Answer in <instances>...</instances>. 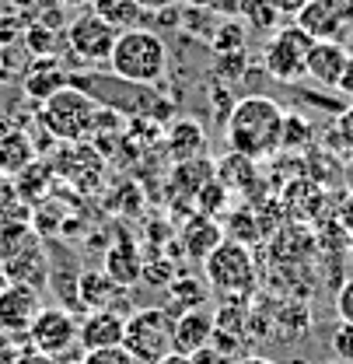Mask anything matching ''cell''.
I'll list each match as a JSON object with an SVG mask.
<instances>
[{
    "mask_svg": "<svg viewBox=\"0 0 353 364\" xmlns=\"http://www.w3.org/2000/svg\"><path fill=\"white\" fill-rule=\"evenodd\" d=\"M332 354L343 364H353V326L343 322L336 333H332Z\"/></svg>",
    "mask_w": 353,
    "mask_h": 364,
    "instance_id": "37",
    "label": "cell"
},
{
    "mask_svg": "<svg viewBox=\"0 0 353 364\" xmlns=\"http://www.w3.org/2000/svg\"><path fill=\"white\" fill-rule=\"evenodd\" d=\"M81 364H136L130 350L119 343V347H98V350H85Z\"/></svg>",
    "mask_w": 353,
    "mask_h": 364,
    "instance_id": "36",
    "label": "cell"
},
{
    "mask_svg": "<svg viewBox=\"0 0 353 364\" xmlns=\"http://www.w3.org/2000/svg\"><path fill=\"white\" fill-rule=\"evenodd\" d=\"M67 85H70V74L63 70V63L56 56H39L32 63V70L25 74V95L36 98V102H45L49 95H56Z\"/></svg>",
    "mask_w": 353,
    "mask_h": 364,
    "instance_id": "16",
    "label": "cell"
},
{
    "mask_svg": "<svg viewBox=\"0 0 353 364\" xmlns=\"http://www.w3.org/2000/svg\"><path fill=\"white\" fill-rule=\"evenodd\" d=\"M18 354H21L18 340L7 336V333H0V364H18Z\"/></svg>",
    "mask_w": 353,
    "mask_h": 364,
    "instance_id": "39",
    "label": "cell"
},
{
    "mask_svg": "<svg viewBox=\"0 0 353 364\" xmlns=\"http://www.w3.org/2000/svg\"><path fill=\"white\" fill-rule=\"evenodd\" d=\"M311 43H315V39H311L298 21L280 25V28L269 36V43H266V49H263V67L269 70V77L280 81V85H294V81L305 74V60H308Z\"/></svg>",
    "mask_w": 353,
    "mask_h": 364,
    "instance_id": "7",
    "label": "cell"
},
{
    "mask_svg": "<svg viewBox=\"0 0 353 364\" xmlns=\"http://www.w3.org/2000/svg\"><path fill=\"white\" fill-rule=\"evenodd\" d=\"M109 67L116 77L133 81V85H158L165 77V67H168V49L165 39L151 28H130V32H119V43L109 56Z\"/></svg>",
    "mask_w": 353,
    "mask_h": 364,
    "instance_id": "2",
    "label": "cell"
},
{
    "mask_svg": "<svg viewBox=\"0 0 353 364\" xmlns=\"http://www.w3.org/2000/svg\"><path fill=\"white\" fill-rule=\"evenodd\" d=\"M98 109L102 102L91 98L85 88L77 85H67L56 95H49L39 109V127L56 140H67V144H77L85 136L94 134V119H98Z\"/></svg>",
    "mask_w": 353,
    "mask_h": 364,
    "instance_id": "3",
    "label": "cell"
},
{
    "mask_svg": "<svg viewBox=\"0 0 353 364\" xmlns=\"http://www.w3.org/2000/svg\"><path fill=\"white\" fill-rule=\"evenodd\" d=\"M178 4H182V7H210V11H214L217 0H178Z\"/></svg>",
    "mask_w": 353,
    "mask_h": 364,
    "instance_id": "46",
    "label": "cell"
},
{
    "mask_svg": "<svg viewBox=\"0 0 353 364\" xmlns=\"http://www.w3.org/2000/svg\"><path fill=\"white\" fill-rule=\"evenodd\" d=\"M214 43V53H231V49H245V28L234 21V18H224L221 28H214L210 36Z\"/></svg>",
    "mask_w": 353,
    "mask_h": 364,
    "instance_id": "31",
    "label": "cell"
},
{
    "mask_svg": "<svg viewBox=\"0 0 353 364\" xmlns=\"http://www.w3.org/2000/svg\"><path fill=\"white\" fill-rule=\"evenodd\" d=\"M158 364H192V358H185V354H178V350H172V354H165Z\"/></svg>",
    "mask_w": 353,
    "mask_h": 364,
    "instance_id": "45",
    "label": "cell"
},
{
    "mask_svg": "<svg viewBox=\"0 0 353 364\" xmlns=\"http://www.w3.org/2000/svg\"><path fill=\"white\" fill-rule=\"evenodd\" d=\"M245 4H249V0H217L214 11H217L221 18H238V14H245Z\"/></svg>",
    "mask_w": 353,
    "mask_h": 364,
    "instance_id": "41",
    "label": "cell"
},
{
    "mask_svg": "<svg viewBox=\"0 0 353 364\" xmlns=\"http://www.w3.org/2000/svg\"><path fill=\"white\" fill-rule=\"evenodd\" d=\"M56 43H60V32H56V28H45L39 21H28V28H25V46H28V53H36V56H53V53H56Z\"/></svg>",
    "mask_w": 353,
    "mask_h": 364,
    "instance_id": "30",
    "label": "cell"
},
{
    "mask_svg": "<svg viewBox=\"0 0 353 364\" xmlns=\"http://www.w3.org/2000/svg\"><path fill=\"white\" fill-rule=\"evenodd\" d=\"M0 267L7 280L43 287L49 280V259L43 252V238L36 225H18L0 235Z\"/></svg>",
    "mask_w": 353,
    "mask_h": 364,
    "instance_id": "5",
    "label": "cell"
},
{
    "mask_svg": "<svg viewBox=\"0 0 353 364\" xmlns=\"http://www.w3.org/2000/svg\"><path fill=\"white\" fill-rule=\"evenodd\" d=\"M60 4H63L67 11H70V7H91V0H60Z\"/></svg>",
    "mask_w": 353,
    "mask_h": 364,
    "instance_id": "48",
    "label": "cell"
},
{
    "mask_svg": "<svg viewBox=\"0 0 353 364\" xmlns=\"http://www.w3.org/2000/svg\"><path fill=\"white\" fill-rule=\"evenodd\" d=\"M227 225H231V238H234V242H245V245L263 235V231L256 228L259 221H256V214H252L249 207H245V210H234V214L227 218Z\"/></svg>",
    "mask_w": 353,
    "mask_h": 364,
    "instance_id": "35",
    "label": "cell"
},
{
    "mask_svg": "<svg viewBox=\"0 0 353 364\" xmlns=\"http://www.w3.org/2000/svg\"><path fill=\"white\" fill-rule=\"evenodd\" d=\"M18 225H32V210H28V203L14 193V186L4 182V189H0V235Z\"/></svg>",
    "mask_w": 353,
    "mask_h": 364,
    "instance_id": "26",
    "label": "cell"
},
{
    "mask_svg": "<svg viewBox=\"0 0 353 364\" xmlns=\"http://www.w3.org/2000/svg\"><path fill=\"white\" fill-rule=\"evenodd\" d=\"M214 168H217L214 176H217L227 189H252V186H256V161L245 158V154H234V151H231Z\"/></svg>",
    "mask_w": 353,
    "mask_h": 364,
    "instance_id": "23",
    "label": "cell"
},
{
    "mask_svg": "<svg viewBox=\"0 0 353 364\" xmlns=\"http://www.w3.org/2000/svg\"><path fill=\"white\" fill-rule=\"evenodd\" d=\"M315 144V127L305 112H283V136L280 151H305Z\"/></svg>",
    "mask_w": 353,
    "mask_h": 364,
    "instance_id": "25",
    "label": "cell"
},
{
    "mask_svg": "<svg viewBox=\"0 0 353 364\" xmlns=\"http://www.w3.org/2000/svg\"><path fill=\"white\" fill-rule=\"evenodd\" d=\"M336 91L347 95V98L353 102V53L347 56V67H343V74H340V81H336Z\"/></svg>",
    "mask_w": 353,
    "mask_h": 364,
    "instance_id": "40",
    "label": "cell"
},
{
    "mask_svg": "<svg viewBox=\"0 0 353 364\" xmlns=\"http://www.w3.org/2000/svg\"><path fill=\"white\" fill-rule=\"evenodd\" d=\"M340 225H347L353 231V193L343 200V207H340Z\"/></svg>",
    "mask_w": 353,
    "mask_h": 364,
    "instance_id": "43",
    "label": "cell"
},
{
    "mask_svg": "<svg viewBox=\"0 0 353 364\" xmlns=\"http://www.w3.org/2000/svg\"><path fill=\"white\" fill-rule=\"evenodd\" d=\"M224 238V228L217 225V218H207V214H196L189 225L182 228V249H185V256H192V259H207L217 245H221Z\"/></svg>",
    "mask_w": 353,
    "mask_h": 364,
    "instance_id": "17",
    "label": "cell"
},
{
    "mask_svg": "<svg viewBox=\"0 0 353 364\" xmlns=\"http://www.w3.org/2000/svg\"><path fill=\"white\" fill-rule=\"evenodd\" d=\"M217 361H221V354H217V350H210V343H207L203 350H196V354H192V364H217Z\"/></svg>",
    "mask_w": 353,
    "mask_h": 364,
    "instance_id": "42",
    "label": "cell"
},
{
    "mask_svg": "<svg viewBox=\"0 0 353 364\" xmlns=\"http://www.w3.org/2000/svg\"><path fill=\"white\" fill-rule=\"evenodd\" d=\"M165 147L172 154V161H192V158H203L207 154V134L196 119H175L172 130L165 136Z\"/></svg>",
    "mask_w": 353,
    "mask_h": 364,
    "instance_id": "19",
    "label": "cell"
},
{
    "mask_svg": "<svg viewBox=\"0 0 353 364\" xmlns=\"http://www.w3.org/2000/svg\"><path fill=\"white\" fill-rule=\"evenodd\" d=\"M49 179H53L49 165H43V161H32V165H25V168H21V172L11 179V186H14V193H18L25 203H36V200H43V196H45Z\"/></svg>",
    "mask_w": 353,
    "mask_h": 364,
    "instance_id": "24",
    "label": "cell"
},
{
    "mask_svg": "<svg viewBox=\"0 0 353 364\" xmlns=\"http://www.w3.org/2000/svg\"><path fill=\"white\" fill-rule=\"evenodd\" d=\"M214 329H217V322H214V316H210L207 309H189V312H182V316L175 318V350L185 354V358H192L196 350H203V347L214 340Z\"/></svg>",
    "mask_w": 353,
    "mask_h": 364,
    "instance_id": "14",
    "label": "cell"
},
{
    "mask_svg": "<svg viewBox=\"0 0 353 364\" xmlns=\"http://www.w3.org/2000/svg\"><path fill=\"white\" fill-rule=\"evenodd\" d=\"M25 28H28V18L21 11H4L0 14V49H11L18 39H25Z\"/></svg>",
    "mask_w": 353,
    "mask_h": 364,
    "instance_id": "34",
    "label": "cell"
},
{
    "mask_svg": "<svg viewBox=\"0 0 353 364\" xmlns=\"http://www.w3.org/2000/svg\"><path fill=\"white\" fill-rule=\"evenodd\" d=\"M123 336H126V316H119L116 309H94L77 326V347L81 350L119 347Z\"/></svg>",
    "mask_w": 353,
    "mask_h": 364,
    "instance_id": "12",
    "label": "cell"
},
{
    "mask_svg": "<svg viewBox=\"0 0 353 364\" xmlns=\"http://www.w3.org/2000/svg\"><path fill=\"white\" fill-rule=\"evenodd\" d=\"M91 11L102 14L112 28L119 32H130V28H143L151 11H143L136 0H91Z\"/></svg>",
    "mask_w": 353,
    "mask_h": 364,
    "instance_id": "21",
    "label": "cell"
},
{
    "mask_svg": "<svg viewBox=\"0 0 353 364\" xmlns=\"http://www.w3.org/2000/svg\"><path fill=\"white\" fill-rule=\"evenodd\" d=\"M347 46L336 43V39H315L308 49V60H305V74H308L315 85L336 91V81L347 67Z\"/></svg>",
    "mask_w": 353,
    "mask_h": 364,
    "instance_id": "13",
    "label": "cell"
},
{
    "mask_svg": "<svg viewBox=\"0 0 353 364\" xmlns=\"http://www.w3.org/2000/svg\"><path fill=\"white\" fill-rule=\"evenodd\" d=\"M214 165L207 158H192V161H175L172 168V193L185 196V200H196V193L214 179Z\"/></svg>",
    "mask_w": 353,
    "mask_h": 364,
    "instance_id": "22",
    "label": "cell"
},
{
    "mask_svg": "<svg viewBox=\"0 0 353 364\" xmlns=\"http://www.w3.org/2000/svg\"><path fill=\"white\" fill-rule=\"evenodd\" d=\"M123 347L136 358V364H158L175 350V318L165 309H136L126 316Z\"/></svg>",
    "mask_w": 353,
    "mask_h": 364,
    "instance_id": "6",
    "label": "cell"
},
{
    "mask_svg": "<svg viewBox=\"0 0 353 364\" xmlns=\"http://www.w3.org/2000/svg\"><path fill=\"white\" fill-rule=\"evenodd\" d=\"M77 318L70 316L67 309H45L36 316L32 322V329H28V343L36 347V350H43L49 358H63V354H70L74 347H77Z\"/></svg>",
    "mask_w": 353,
    "mask_h": 364,
    "instance_id": "11",
    "label": "cell"
},
{
    "mask_svg": "<svg viewBox=\"0 0 353 364\" xmlns=\"http://www.w3.org/2000/svg\"><path fill=\"white\" fill-rule=\"evenodd\" d=\"M245 67H249V60H245V49H231V53H217V60H214V74L221 77V81H238L241 74H245Z\"/></svg>",
    "mask_w": 353,
    "mask_h": 364,
    "instance_id": "33",
    "label": "cell"
},
{
    "mask_svg": "<svg viewBox=\"0 0 353 364\" xmlns=\"http://www.w3.org/2000/svg\"><path fill=\"white\" fill-rule=\"evenodd\" d=\"M336 312H340L343 322H350L353 326V277L340 287V294H336Z\"/></svg>",
    "mask_w": 353,
    "mask_h": 364,
    "instance_id": "38",
    "label": "cell"
},
{
    "mask_svg": "<svg viewBox=\"0 0 353 364\" xmlns=\"http://www.w3.org/2000/svg\"><path fill=\"white\" fill-rule=\"evenodd\" d=\"M102 270L109 273L116 284H123V287H130V284H136V280L143 277V259H140L136 245H133L126 235H119V238L109 245V252H105V267H102Z\"/></svg>",
    "mask_w": 353,
    "mask_h": 364,
    "instance_id": "18",
    "label": "cell"
},
{
    "mask_svg": "<svg viewBox=\"0 0 353 364\" xmlns=\"http://www.w3.org/2000/svg\"><path fill=\"white\" fill-rule=\"evenodd\" d=\"M11 4H14V7H18V11H32V7H36V4H39V0H11Z\"/></svg>",
    "mask_w": 353,
    "mask_h": 364,
    "instance_id": "47",
    "label": "cell"
},
{
    "mask_svg": "<svg viewBox=\"0 0 353 364\" xmlns=\"http://www.w3.org/2000/svg\"><path fill=\"white\" fill-rule=\"evenodd\" d=\"M126 287L116 284L105 270H85L77 277V301L81 309H116V301H123Z\"/></svg>",
    "mask_w": 353,
    "mask_h": 364,
    "instance_id": "15",
    "label": "cell"
},
{
    "mask_svg": "<svg viewBox=\"0 0 353 364\" xmlns=\"http://www.w3.org/2000/svg\"><path fill=\"white\" fill-rule=\"evenodd\" d=\"M143 11H161V7H172V4H178V0H136Z\"/></svg>",
    "mask_w": 353,
    "mask_h": 364,
    "instance_id": "44",
    "label": "cell"
},
{
    "mask_svg": "<svg viewBox=\"0 0 353 364\" xmlns=\"http://www.w3.org/2000/svg\"><path fill=\"white\" fill-rule=\"evenodd\" d=\"M207 280H192V277H175L172 284H168V291H172V298L175 301H185V309H200L203 305V294H207V287H203Z\"/></svg>",
    "mask_w": 353,
    "mask_h": 364,
    "instance_id": "32",
    "label": "cell"
},
{
    "mask_svg": "<svg viewBox=\"0 0 353 364\" xmlns=\"http://www.w3.org/2000/svg\"><path fill=\"white\" fill-rule=\"evenodd\" d=\"M39 312H43L39 287L18 284V280L0 284V333H7L14 340H21V336L28 340V329H32Z\"/></svg>",
    "mask_w": 353,
    "mask_h": 364,
    "instance_id": "10",
    "label": "cell"
},
{
    "mask_svg": "<svg viewBox=\"0 0 353 364\" xmlns=\"http://www.w3.org/2000/svg\"><path fill=\"white\" fill-rule=\"evenodd\" d=\"M311 39L343 43L353 32V0H305L294 18Z\"/></svg>",
    "mask_w": 353,
    "mask_h": 364,
    "instance_id": "9",
    "label": "cell"
},
{
    "mask_svg": "<svg viewBox=\"0 0 353 364\" xmlns=\"http://www.w3.org/2000/svg\"><path fill=\"white\" fill-rule=\"evenodd\" d=\"M203 277H207V287L224 298H245L256 291V259L245 242L224 238L203 259Z\"/></svg>",
    "mask_w": 353,
    "mask_h": 364,
    "instance_id": "4",
    "label": "cell"
},
{
    "mask_svg": "<svg viewBox=\"0 0 353 364\" xmlns=\"http://www.w3.org/2000/svg\"><path fill=\"white\" fill-rule=\"evenodd\" d=\"M36 144H32V136L21 134V130H4L0 134V176L4 179H14L25 165H32L36 161Z\"/></svg>",
    "mask_w": 353,
    "mask_h": 364,
    "instance_id": "20",
    "label": "cell"
},
{
    "mask_svg": "<svg viewBox=\"0 0 353 364\" xmlns=\"http://www.w3.org/2000/svg\"><path fill=\"white\" fill-rule=\"evenodd\" d=\"M4 182H7V179H4V176H0V189H4Z\"/></svg>",
    "mask_w": 353,
    "mask_h": 364,
    "instance_id": "51",
    "label": "cell"
},
{
    "mask_svg": "<svg viewBox=\"0 0 353 364\" xmlns=\"http://www.w3.org/2000/svg\"><path fill=\"white\" fill-rule=\"evenodd\" d=\"M283 105L269 95H249L238 98L231 116L224 119V134L227 147L234 154H245L252 161L273 158L280 151V136H283Z\"/></svg>",
    "mask_w": 353,
    "mask_h": 364,
    "instance_id": "1",
    "label": "cell"
},
{
    "mask_svg": "<svg viewBox=\"0 0 353 364\" xmlns=\"http://www.w3.org/2000/svg\"><path fill=\"white\" fill-rule=\"evenodd\" d=\"M343 176H347V186H350V193H353V154L347 158V172Z\"/></svg>",
    "mask_w": 353,
    "mask_h": 364,
    "instance_id": "49",
    "label": "cell"
},
{
    "mask_svg": "<svg viewBox=\"0 0 353 364\" xmlns=\"http://www.w3.org/2000/svg\"><path fill=\"white\" fill-rule=\"evenodd\" d=\"M329 147L343 151L347 158L353 154V102L340 109V116H336V123H332V130H329Z\"/></svg>",
    "mask_w": 353,
    "mask_h": 364,
    "instance_id": "29",
    "label": "cell"
},
{
    "mask_svg": "<svg viewBox=\"0 0 353 364\" xmlns=\"http://www.w3.org/2000/svg\"><path fill=\"white\" fill-rule=\"evenodd\" d=\"M241 364H273V361H266V358H249V361H241Z\"/></svg>",
    "mask_w": 353,
    "mask_h": 364,
    "instance_id": "50",
    "label": "cell"
},
{
    "mask_svg": "<svg viewBox=\"0 0 353 364\" xmlns=\"http://www.w3.org/2000/svg\"><path fill=\"white\" fill-rule=\"evenodd\" d=\"M245 18L259 32H276L280 28V18H283V4L280 0H249L245 4Z\"/></svg>",
    "mask_w": 353,
    "mask_h": 364,
    "instance_id": "27",
    "label": "cell"
},
{
    "mask_svg": "<svg viewBox=\"0 0 353 364\" xmlns=\"http://www.w3.org/2000/svg\"><path fill=\"white\" fill-rule=\"evenodd\" d=\"M63 39H67V49L77 60H85V63H109L112 49L119 43V28H112L102 14L85 11L74 21H67Z\"/></svg>",
    "mask_w": 353,
    "mask_h": 364,
    "instance_id": "8",
    "label": "cell"
},
{
    "mask_svg": "<svg viewBox=\"0 0 353 364\" xmlns=\"http://www.w3.org/2000/svg\"><path fill=\"white\" fill-rule=\"evenodd\" d=\"M227 196H231V189H227V186L214 176V179H210L203 189H200V193H196V200H192V203H196V210H200V214L217 218V214H224V207H227Z\"/></svg>",
    "mask_w": 353,
    "mask_h": 364,
    "instance_id": "28",
    "label": "cell"
}]
</instances>
